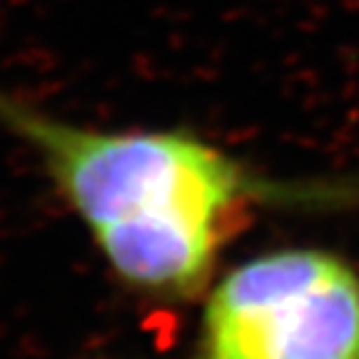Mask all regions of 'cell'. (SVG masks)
Listing matches in <instances>:
<instances>
[{
    "instance_id": "cell-1",
    "label": "cell",
    "mask_w": 359,
    "mask_h": 359,
    "mask_svg": "<svg viewBox=\"0 0 359 359\" xmlns=\"http://www.w3.org/2000/svg\"><path fill=\"white\" fill-rule=\"evenodd\" d=\"M0 130L40 160L128 292L187 302L264 208H342L354 187L264 177L185 130H97L0 90Z\"/></svg>"
},
{
    "instance_id": "cell-2",
    "label": "cell",
    "mask_w": 359,
    "mask_h": 359,
    "mask_svg": "<svg viewBox=\"0 0 359 359\" xmlns=\"http://www.w3.org/2000/svg\"><path fill=\"white\" fill-rule=\"evenodd\" d=\"M192 359H359V269L322 247L247 257L202 294Z\"/></svg>"
}]
</instances>
